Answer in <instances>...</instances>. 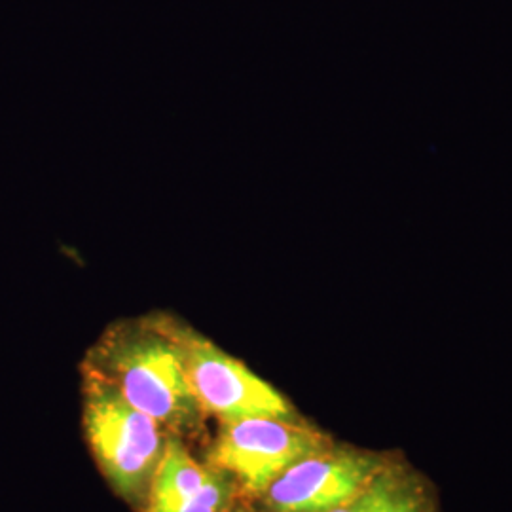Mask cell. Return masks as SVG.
Instances as JSON below:
<instances>
[{"label":"cell","instance_id":"obj_1","mask_svg":"<svg viewBox=\"0 0 512 512\" xmlns=\"http://www.w3.org/2000/svg\"><path fill=\"white\" fill-rule=\"evenodd\" d=\"M80 366L103 376L169 437L205 446L209 418L186 376L175 315L154 311L112 323Z\"/></svg>","mask_w":512,"mask_h":512},{"label":"cell","instance_id":"obj_2","mask_svg":"<svg viewBox=\"0 0 512 512\" xmlns=\"http://www.w3.org/2000/svg\"><path fill=\"white\" fill-rule=\"evenodd\" d=\"M82 429L110 490L135 512L147 505L169 435L103 376L82 368Z\"/></svg>","mask_w":512,"mask_h":512},{"label":"cell","instance_id":"obj_3","mask_svg":"<svg viewBox=\"0 0 512 512\" xmlns=\"http://www.w3.org/2000/svg\"><path fill=\"white\" fill-rule=\"evenodd\" d=\"M334 437L306 418H245L219 423L203 459L234 476L243 503H255L291 465Z\"/></svg>","mask_w":512,"mask_h":512},{"label":"cell","instance_id":"obj_4","mask_svg":"<svg viewBox=\"0 0 512 512\" xmlns=\"http://www.w3.org/2000/svg\"><path fill=\"white\" fill-rule=\"evenodd\" d=\"M175 334L183 348L188 382L209 420L224 423L260 416L302 418L279 389L177 315Z\"/></svg>","mask_w":512,"mask_h":512},{"label":"cell","instance_id":"obj_5","mask_svg":"<svg viewBox=\"0 0 512 512\" xmlns=\"http://www.w3.org/2000/svg\"><path fill=\"white\" fill-rule=\"evenodd\" d=\"M397 456L399 452L368 450L334 440L296 461L251 505L274 512L334 511L359 494Z\"/></svg>","mask_w":512,"mask_h":512},{"label":"cell","instance_id":"obj_6","mask_svg":"<svg viewBox=\"0 0 512 512\" xmlns=\"http://www.w3.org/2000/svg\"><path fill=\"white\" fill-rule=\"evenodd\" d=\"M239 503L234 476L196 458L183 440L169 437L141 512H232Z\"/></svg>","mask_w":512,"mask_h":512},{"label":"cell","instance_id":"obj_7","mask_svg":"<svg viewBox=\"0 0 512 512\" xmlns=\"http://www.w3.org/2000/svg\"><path fill=\"white\" fill-rule=\"evenodd\" d=\"M330 512H440L439 492L399 452L359 494Z\"/></svg>","mask_w":512,"mask_h":512},{"label":"cell","instance_id":"obj_8","mask_svg":"<svg viewBox=\"0 0 512 512\" xmlns=\"http://www.w3.org/2000/svg\"><path fill=\"white\" fill-rule=\"evenodd\" d=\"M232 512H274L268 511V509H260V507H256V505H249V503H239L238 507L234 509Z\"/></svg>","mask_w":512,"mask_h":512}]
</instances>
